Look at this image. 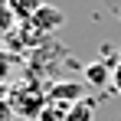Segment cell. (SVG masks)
<instances>
[{
    "label": "cell",
    "instance_id": "3957f363",
    "mask_svg": "<svg viewBox=\"0 0 121 121\" xmlns=\"http://www.w3.org/2000/svg\"><path fill=\"white\" fill-rule=\"evenodd\" d=\"M30 26H36V30H39V36H46V33H52V30H59V26H62V13L56 10V7L43 3V10L30 20Z\"/></svg>",
    "mask_w": 121,
    "mask_h": 121
},
{
    "label": "cell",
    "instance_id": "8992f818",
    "mask_svg": "<svg viewBox=\"0 0 121 121\" xmlns=\"http://www.w3.org/2000/svg\"><path fill=\"white\" fill-rule=\"evenodd\" d=\"M111 92H118V95H121V62L115 65V72H111Z\"/></svg>",
    "mask_w": 121,
    "mask_h": 121
},
{
    "label": "cell",
    "instance_id": "6da1fadb",
    "mask_svg": "<svg viewBox=\"0 0 121 121\" xmlns=\"http://www.w3.org/2000/svg\"><path fill=\"white\" fill-rule=\"evenodd\" d=\"M115 65L118 62L111 59H95L85 65V82L92 85V88H101V85H111V72H115Z\"/></svg>",
    "mask_w": 121,
    "mask_h": 121
},
{
    "label": "cell",
    "instance_id": "5b68a950",
    "mask_svg": "<svg viewBox=\"0 0 121 121\" xmlns=\"http://www.w3.org/2000/svg\"><path fill=\"white\" fill-rule=\"evenodd\" d=\"M65 121H95V101H88V98L75 101L65 111Z\"/></svg>",
    "mask_w": 121,
    "mask_h": 121
},
{
    "label": "cell",
    "instance_id": "7a4b0ae2",
    "mask_svg": "<svg viewBox=\"0 0 121 121\" xmlns=\"http://www.w3.org/2000/svg\"><path fill=\"white\" fill-rule=\"evenodd\" d=\"M59 101H65V111H69L75 101H82V85H75V82H59V85H52L49 105H59Z\"/></svg>",
    "mask_w": 121,
    "mask_h": 121
},
{
    "label": "cell",
    "instance_id": "52a82bcc",
    "mask_svg": "<svg viewBox=\"0 0 121 121\" xmlns=\"http://www.w3.org/2000/svg\"><path fill=\"white\" fill-rule=\"evenodd\" d=\"M118 62H121V49H118Z\"/></svg>",
    "mask_w": 121,
    "mask_h": 121
},
{
    "label": "cell",
    "instance_id": "277c9868",
    "mask_svg": "<svg viewBox=\"0 0 121 121\" xmlns=\"http://www.w3.org/2000/svg\"><path fill=\"white\" fill-rule=\"evenodd\" d=\"M7 7L13 10V17H20L23 23H30L43 10V0H7Z\"/></svg>",
    "mask_w": 121,
    "mask_h": 121
}]
</instances>
